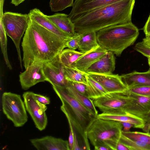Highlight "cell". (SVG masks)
<instances>
[{
	"label": "cell",
	"instance_id": "obj_22",
	"mask_svg": "<svg viewBox=\"0 0 150 150\" xmlns=\"http://www.w3.org/2000/svg\"><path fill=\"white\" fill-rule=\"evenodd\" d=\"M96 33L92 32L82 34L78 49L80 52H88L100 46L97 41Z\"/></svg>",
	"mask_w": 150,
	"mask_h": 150
},
{
	"label": "cell",
	"instance_id": "obj_40",
	"mask_svg": "<svg viewBox=\"0 0 150 150\" xmlns=\"http://www.w3.org/2000/svg\"><path fill=\"white\" fill-rule=\"evenodd\" d=\"M116 150H129V149L126 146L120 142L119 141L117 144Z\"/></svg>",
	"mask_w": 150,
	"mask_h": 150
},
{
	"label": "cell",
	"instance_id": "obj_23",
	"mask_svg": "<svg viewBox=\"0 0 150 150\" xmlns=\"http://www.w3.org/2000/svg\"><path fill=\"white\" fill-rule=\"evenodd\" d=\"M86 78L88 96L89 98L94 100L107 93L101 85L90 77L87 73H86Z\"/></svg>",
	"mask_w": 150,
	"mask_h": 150
},
{
	"label": "cell",
	"instance_id": "obj_11",
	"mask_svg": "<svg viewBox=\"0 0 150 150\" xmlns=\"http://www.w3.org/2000/svg\"><path fill=\"white\" fill-rule=\"evenodd\" d=\"M43 67L47 81L52 86L65 87L67 81L65 77L64 67L60 62L58 56L43 64Z\"/></svg>",
	"mask_w": 150,
	"mask_h": 150
},
{
	"label": "cell",
	"instance_id": "obj_5",
	"mask_svg": "<svg viewBox=\"0 0 150 150\" xmlns=\"http://www.w3.org/2000/svg\"><path fill=\"white\" fill-rule=\"evenodd\" d=\"M94 104L103 113L126 112L142 119L145 121L148 112L126 92L107 93L94 100Z\"/></svg>",
	"mask_w": 150,
	"mask_h": 150
},
{
	"label": "cell",
	"instance_id": "obj_9",
	"mask_svg": "<svg viewBox=\"0 0 150 150\" xmlns=\"http://www.w3.org/2000/svg\"><path fill=\"white\" fill-rule=\"evenodd\" d=\"M33 93L25 92L23 94V97L26 110L31 116L36 127L41 131L45 128L47 124L45 112L47 107L35 98Z\"/></svg>",
	"mask_w": 150,
	"mask_h": 150
},
{
	"label": "cell",
	"instance_id": "obj_27",
	"mask_svg": "<svg viewBox=\"0 0 150 150\" xmlns=\"http://www.w3.org/2000/svg\"><path fill=\"white\" fill-rule=\"evenodd\" d=\"M0 42L1 51L5 63L10 70L12 69L8 57L7 52V38L2 22L1 21L0 26Z\"/></svg>",
	"mask_w": 150,
	"mask_h": 150
},
{
	"label": "cell",
	"instance_id": "obj_2",
	"mask_svg": "<svg viewBox=\"0 0 150 150\" xmlns=\"http://www.w3.org/2000/svg\"><path fill=\"white\" fill-rule=\"evenodd\" d=\"M135 0H122L83 14L71 20L79 34L95 32L107 27L132 23Z\"/></svg>",
	"mask_w": 150,
	"mask_h": 150
},
{
	"label": "cell",
	"instance_id": "obj_30",
	"mask_svg": "<svg viewBox=\"0 0 150 150\" xmlns=\"http://www.w3.org/2000/svg\"><path fill=\"white\" fill-rule=\"evenodd\" d=\"M130 97L134 99L148 112L150 110V96L138 95L126 91Z\"/></svg>",
	"mask_w": 150,
	"mask_h": 150
},
{
	"label": "cell",
	"instance_id": "obj_8",
	"mask_svg": "<svg viewBox=\"0 0 150 150\" xmlns=\"http://www.w3.org/2000/svg\"><path fill=\"white\" fill-rule=\"evenodd\" d=\"M1 104L4 113L15 127H22L27 122L26 110L20 95L5 92L2 96Z\"/></svg>",
	"mask_w": 150,
	"mask_h": 150
},
{
	"label": "cell",
	"instance_id": "obj_21",
	"mask_svg": "<svg viewBox=\"0 0 150 150\" xmlns=\"http://www.w3.org/2000/svg\"><path fill=\"white\" fill-rule=\"evenodd\" d=\"M65 89L68 93L93 113L97 116L98 111L91 99L78 92L70 81H67Z\"/></svg>",
	"mask_w": 150,
	"mask_h": 150
},
{
	"label": "cell",
	"instance_id": "obj_17",
	"mask_svg": "<svg viewBox=\"0 0 150 150\" xmlns=\"http://www.w3.org/2000/svg\"><path fill=\"white\" fill-rule=\"evenodd\" d=\"M108 52L100 46L94 50L86 52L74 63L71 67L86 73V70L93 63Z\"/></svg>",
	"mask_w": 150,
	"mask_h": 150
},
{
	"label": "cell",
	"instance_id": "obj_38",
	"mask_svg": "<svg viewBox=\"0 0 150 150\" xmlns=\"http://www.w3.org/2000/svg\"><path fill=\"white\" fill-rule=\"evenodd\" d=\"M143 30L146 36H150V15L143 27Z\"/></svg>",
	"mask_w": 150,
	"mask_h": 150
},
{
	"label": "cell",
	"instance_id": "obj_13",
	"mask_svg": "<svg viewBox=\"0 0 150 150\" xmlns=\"http://www.w3.org/2000/svg\"><path fill=\"white\" fill-rule=\"evenodd\" d=\"M122 0H74L68 17L71 20L83 14Z\"/></svg>",
	"mask_w": 150,
	"mask_h": 150
},
{
	"label": "cell",
	"instance_id": "obj_1",
	"mask_svg": "<svg viewBox=\"0 0 150 150\" xmlns=\"http://www.w3.org/2000/svg\"><path fill=\"white\" fill-rule=\"evenodd\" d=\"M68 40L30 20L21 44L25 69L52 61L65 48Z\"/></svg>",
	"mask_w": 150,
	"mask_h": 150
},
{
	"label": "cell",
	"instance_id": "obj_29",
	"mask_svg": "<svg viewBox=\"0 0 150 150\" xmlns=\"http://www.w3.org/2000/svg\"><path fill=\"white\" fill-rule=\"evenodd\" d=\"M74 0H50V7L52 12L62 11L67 8L72 7Z\"/></svg>",
	"mask_w": 150,
	"mask_h": 150
},
{
	"label": "cell",
	"instance_id": "obj_37",
	"mask_svg": "<svg viewBox=\"0 0 150 150\" xmlns=\"http://www.w3.org/2000/svg\"><path fill=\"white\" fill-rule=\"evenodd\" d=\"M145 124L142 129L145 132H149L150 131V110L147 112L145 120Z\"/></svg>",
	"mask_w": 150,
	"mask_h": 150
},
{
	"label": "cell",
	"instance_id": "obj_16",
	"mask_svg": "<svg viewBox=\"0 0 150 150\" xmlns=\"http://www.w3.org/2000/svg\"><path fill=\"white\" fill-rule=\"evenodd\" d=\"M30 20L35 22L51 32L62 38L69 40L72 37L59 28L39 9L35 8L30 10L28 14Z\"/></svg>",
	"mask_w": 150,
	"mask_h": 150
},
{
	"label": "cell",
	"instance_id": "obj_24",
	"mask_svg": "<svg viewBox=\"0 0 150 150\" xmlns=\"http://www.w3.org/2000/svg\"><path fill=\"white\" fill-rule=\"evenodd\" d=\"M85 53L68 48L64 49L58 56L64 67H71L74 63Z\"/></svg>",
	"mask_w": 150,
	"mask_h": 150
},
{
	"label": "cell",
	"instance_id": "obj_35",
	"mask_svg": "<svg viewBox=\"0 0 150 150\" xmlns=\"http://www.w3.org/2000/svg\"><path fill=\"white\" fill-rule=\"evenodd\" d=\"M69 127V144L70 150H73L75 137L76 134L71 124L68 122Z\"/></svg>",
	"mask_w": 150,
	"mask_h": 150
},
{
	"label": "cell",
	"instance_id": "obj_31",
	"mask_svg": "<svg viewBox=\"0 0 150 150\" xmlns=\"http://www.w3.org/2000/svg\"><path fill=\"white\" fill-rule=\"evenodd\" d=\"M128 92L146 96H150V86H138L128 88Z\"/></svg>",
	"mask_w": 150,
	"mask_h": 150
},
{
	"label": "cell",
	"instance_id": "obj_39",
	"mask_svg": "<svg viewBox=\"0 0 150 150\" xmlns=\"http://www.w3.org/2000/svg\"><path fill=\"white\" fill-rule=\"evenodd\" d=\"M121 123L123 126V130H122V131L124 132L130 131V129L131 127H134V125L131 123L124 122H122Z\"/></svg>",
	"mask_w": 150,
	"mask_h": 150
},
{
	"label": "cell",
	"instance_id": "obj_14",
	"mask_svg": "<svg viewBox=\"0 0 150 150\" xmlns=\"http://www.w3.org/2000/svg\"><path fill=\"white\" fill-rule=\"evenodd\" d=\"M30 141L38 150H70L68 141L52 136L32 139Z\"/></svg>",
	"mask_w": 150,
	"mask_h": 150
},
{
	"label": "cell",
	"instance_id": "obj_18",
	"mask_svg": "<svg viewBox=\"0 0 150 150\" xmlns=\"http://www.w3.org/2000/svg\"><path fill=\"white\" fill-rule=\"evenodd\" d=\"M97 117L117 121L127 122L133 124L134 127L142 129L145 122L142 118L130 113L122 112L116 113H102L98 115Z\"/></svg>",
	"mask_w": 150,
	"mask_h": 150
},
{
	"label": "cell",
	"instance_id": "obj_3",
	"mask_svg": "<svg viewBox=\"0 0 150 150\" xmlns=\"http://www.w3.org/2000/svg\"><path fill=\"white\" fill-rule=\"evenodd\" d=\"M52 87L62 102L61 110L71 124L80 146L83 149L90 150L87 131L97 116L71 96L65 88L54 85Z\"/></svg>",
	"mask_w": 150,
	"mask_h": 150
},
{
	"label": "cell",
	"instance_id": "obj_43",
	"mask_svg": "<svg viewBox=\"0 0 150 150\" xmlns=\"http://www.w3.org/2000/svg\"><path fill=\"white\" fill-rule=\"evenodd\" d=\"M148 63L149 64V65L150 67V57H148Z\"/></svg>",
	"mask_w": 150,
	"mask_h": 150
},
{
	"label": "cell",
	"instance_id": "obj_28",
	"mask_svg": "<svg viewBox=\"0 0 150 150\" xmlns=\"http://www.w3.org/2000/svg\"><path fill=\"white\" fill-rule=\"evenodd\" d=\"M122 134L132 139L143 142L150 147V133L139 132H124L122 130Z\"/></svg>",
	"mask_w": 150,
	"mask_h": 150
},
{
	"label": "cell",
	"instance_id": "obj_26",
	"mask_svg": "<svg viewBox=\"0 0 150 150\" xmlns=\"http://www.w3.org/2000/svg\"><path fill=\"white\" fill-rule=\"evenodd\" d=\"M119 142L129 150H150V147L141 141L132 139L122 134Z\"/></svg>",
	"mask_w": 150,
	"mask_h": 150
},
{
	"label": "cell",
	"instance_id": "obj_19",
	"mask_svg": "<svg viewBox=\"0 0 150 150\" xmlns=\"http://www.w3.org/2000/svg\"><path fill=\"white\" fill-rule=\"evenodd\" d=\"M128 88L138 86H150V69L143 72L136 71L120 76Z\"/></svg>",
	"mask_w": 150,
	"mask_h": 150
},
{
	"label": "cell",
	"instance_id": "obj_4",
	"mask_svg": "<svg viewBox=\"0 0 150 150\" xmlns=\"http://www.w3.org/2000/svg\"><path fill=\"white\" fill-rule=\"evenodd\" d=\"M139 33V29L132 22L107 27L97 32L96 35L100 47L120 57L134 43Z\"/></svg>",
	"mask_w": 150,
	"mask_h": 150
},
{
	"label": "cell",
	"instance_id": "obj_12",
	"mask_svg": "<svg viewBox=\"0 0 150 150\" xmlns=\"http://www.w3.org/2000/svg\"><path fill=\"white\" fill-rule=\"evenodd\" d=\"M19 82L22 88L27 90L38 83L47 81L42 64L29 66L19 75Z\"/></svg>",
	"mask_w": 150,
	"mask_h": 150
},
{
	"label": "cell",
	"instance_id": "obj_15",
	"mask_svg": "<svg viewBox=\"0 0 150 150\" xmlns=\"http://www.w3.org/2000/svg\"><path fill=\"white\" fill-rule=\"evenodd\" d=\"M115 58L114 53L108 52L93 63L86 70V73L110 74L115 70Z\"/></svg>",
	"mask_w": 150,
	"mask_h": 150
},
{
	"label": "cell",
	"instance_id": "obj_32",
	"mask_svg": "<svg viewBox=\"0 0 150 150\" xmlns=\"http://www.w3.org/2000/svg\"><path fill=\"white\" fill-rule=\"evenodd\" d=\"M82 35V34H78L72 37L65 44V48L67 47L74 50L78 49L79 41Z\"/></svg>",
	"mask_w": 150,
	"mask_h": 150
},
{
	"label": "cell",
	"instance_id": "obj_36",
	"mask_svg": "<svg viewBox=\"0 0 150 150\" xmlns=\"http://www.w3.org/2000/svg\"><path fill=\"white\" fill-rule=\"evenodd\" d=\"M35 98L40 103L46 105L50 103V98L46 96L33 93Z\"/></svg>",
	"mask_w": 150,
	"mask_h": 150
},
{
	"label": "cell",
	"instance_id": "obj_41",
	"mask_svg": "<svg viewBox=\"0 0 150 150\" xmlns=\"http://www.w3.org/2000/svg\"><path fill=\"white\" fill-rule=\"evenodd\" d=\"M94 149L96 150H110L108 147L103 145H100L94 147Z\"/></svg>",
	"mask_w": 150,
	"mask_h": 150
},
{
	"label": "cell",
	"instance_id": "obj_42",
	"mask_svg": "<svg viewBox=\"0 0 150 150\" xmlns=\"http://www.w3.org/2000/svg\"><path fill=\"white\" fill-rule=\"evenodd\" d=\"M25 0H11V3L17 6L23 2Z\"/></svg>",
	"mask_w": 150,
	"mask_h": 150
},
{
	"label": "cell",
	"instance_id": "obj_20",
	"mask_svg": "<svg viewBox=\"0 0 150 150\" xmlns=\"http://www.w3.org/2000/svg\"><path fill=\"white\" fill-rule=\"evenodd\" d=\"M47 17L59 28L70 36L72 37L78 34L75 32L74 23L68 15L57 13Z\"/></svg>",
	"mask_w": 150,
	"mask_h": 150
},
{
	"label": "cell",
	"instance_id": "obj_25",
	"mask_svg": "<svg viewBox=\"0 0 150 150\" xmlns=\"http://www.w3.org/2000/svg\"><path fill=\"white\" fill-rule=\"evenodd\" d=\"M64 69L65 77L67 81L87 84L86 73H83L72 67H64Z\"/></svg>",
	"mask_w": 150,
	"mask_h": 150
},
{
	"label": "cell",
	"instance_id": "obj_33",
	"mask_svg": "<svg viewBox=\"0 0 150 150\" xmlns=\"http://www.w3.org/2000/svg\"><path fill=\"white\" fill-rule=\"evenodd\" d=\"M134 48L144 56L147 58L150 57V47L145 45L142 41L137 43Z\"/></svg>",
	"mask_w": 150,
	"mask_h": 150
},
{
	"label": "cell",
	"instance_id": "obj_7",
	"mask_svg": "<svg viewBox=\"0 0 150 150\" xmlns=\"http://www.w3.org/2000/svg\"><path fill=\"white\" fill-rule=\"evenodd\" d=\"M30 20L28 14L6 12L2 15L1 21L7 35L13 40L16 48L21 69L22 60L20 45L21 40L26 30Z\"/></svg>",
	"mask_w": 150,
	"mask_h": 150
},
{
	"label": "cell",
	"instance_id": "obj_34",
	"mask_svg": "<svg viewBox=\"0 0 150 150\" xmlns=\"http://www.w3.org/2000/svg\"><path fill=\"white\" fill-rule=\"evenodd\" d=\"M70 81L78 92L88 97L87 85L80 82Z\"/></svg>",
	"mask_w": 150,
	"mask_h": 150
},
{
	"label": "cell",
	"instance_id": "obj_6",
	"mask_svg": "<svg viewBox=\"0 0 150 150\" xmlns=\"http://www.w3.org/2000/svg\"><path fill=\"white\" fill-rule=\"evenodd\" d=\"M122 129L120 122L97 117L88 130L87 137L94 147L103 145L117 150Z\"/></svg>",
	"mask_w": 150,
	"mask_h": 150
},
{
	"label": "cell",
	"instance_id": "obj_10",
	"mask_svg": "<svg viewBox=\"0 0 150 150\" xmlns=\"http://www.w3.org/2000/svg\"><path fill=\"white\" fill-rule=\"evenodd\" d=\"M88 74L100 84L107 93H124L128 89L120 76L118 74Z\"/></svg>",
	"mask_w": 150,
	"mask_h": 150
}]
</instances>
